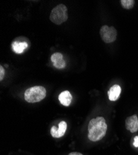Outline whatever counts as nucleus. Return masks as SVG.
Listing matches in <instances>:
<instances>
[{
  "label": "nucleus",
  "mask_w": 138,
  "mask_h": 155,
  "mask_svg": "<svg viewBox=\"0 0 138 155\" xmlns=\"http://www.w3.org/2000/svg\"><path fill=\"white\" fill-rule=\"evenodd\" d=\"M107 130V125L105 119L97 117L92 119L88 125V138L92 141H97L102 139Z\"/></svg>",
  "instance_id": "obj_1"
},
{
  "label": "nucleus",
  "mask_w": 138,
  "mask_h": 155,
  "mask_svg": "<svg viewBox=\"0 0 138 155\" xmlns=\"http://www.w3.org/2000/svg\"><path fill=\"white\" fill-rule=\"evenodd\" d=\"M46 89L41 86H36L27 89L24 93V98L29 103L38 102L46 96Z\"/></svg>",
  "instance_id": "obj_2"
},
{
  "label": "nucleus",
  "mask_w": 138,
  "mask_h": 155,
  "mask_svg": "<svg viewBox=\"0 0 138 155\" xmlns=\"http://www.w3.org/2000/svg\"><path fill=\"white\" fill-rule=\"evenodd\" d=\"M68 9L65 5H59L54 8L50 16L52 22L56 25H60L68 19Z\"/></svg>",
  "instance_id": "obj_3"
},
{
  "label": "nucleus",
  "mask_w": 138,
  "mask_h": 155,
  "mask_svg": "<svg viewBox=\"0 0 138 155\" xmlns=\"http://www.w3.org/2000/svg\"><path fill=\"white\" fill-rule=\"evenodd\" d=\"M102 39L105 43H111L114 42L117 36V30L114 27H108V25H104L100 31Z\"/></svg>",
  "instance_id": "obj_4"
},
{
  "label": "nucleus",
  "mask_w": 138,
  "mask_h": 155,
  "mask_svg": "<svg viewBox=\"0 0 138 155\" xmlns=\"http://www.w3.org/2000/svg\"><path fill=\"white\" fill-rule=\"evenodd\" d=\"M67 124L65 121H61L58 125V128L53 126L51 128V135L53 138H60L63 136L66 131Z\"/></svg>",
  "instance_id": "obj_5"
},
{
  "label": "nucleus",
  "mask_w": 138,
  "mask_h": 155,
  "mask_svg": "<svg viewBox=\"0 0 138 155\" xmlns=\"http://www.w3.org/2000/svg\"><path fill=\"white\" fill-rule=\"evenodd\" d=\"M125 126L127 130L131 133H134L138 130V118L136 115H133L128 117L125 122Z\"/></svg>",
  "instance_id": "obj_6"
},
{
  "label": "nucleus",
  "mask_w": 138,
  "mask_h": 155,
  "mask_svg": "<svg viewBox=\"0 0 138 155\" xmlns=\"http://www.w3.org/2000/svg\"><path fill=\"white\" fill-rule=\"evenodd\" d=\"M51 60L56 68L61 69L65 67L66 63L63 60V56L60 53L53 54L51 57Z\"/></svg>",
  "instance_id": "obj_7"
},
{
  "label": "nucleus",
  "mask_w": 138,
  "mask_h": 155,
  "mask_svg": "<svg viewBox=\"0 0 138 155\" xmlns=\"http://www.w3.org/2000/svg\"><path fill=\"white\" fill-rule=\"evenodd\" d=\"M121 92V89L119 85L115 84L111 86L109 91H108L109 99L111 101H117L120 97Z\"/></svg>",
  "instance_id": "obj_8"
},
{
  "label": "nucleus",
  "mask_w": 138,
  "mask_h": 155,
  "mask_svg": "<svg viewBox=\"0 0 138 155\" xmlns=\"http://www.w3.org/2000/svg\"><path fill=\"white\" fill-rule=\"evenodd\" d=\"M58 99L62 105L65 106H69L72 101V96L69 91H65L59 95Z\"/></svg>",
  "instance_id": "obj_9"
},
{
  "label": "nucleus",
  "mask_w": 138,
  "mask_h": 155,
  "mask_svg": "<svg viewBox=\"0 0 138 155\" xmlns=\"http://www.w3.org/2000/svg\"><path fill=\"white\" fill-rule=\"evenodd\" d=\"M28 44L26 42H14L12 44V48L15 53L21 54H22L24 50L27 48Z\"/></svg>",
  "instance_id": "obj_10"
},
{
  "label": "nucleus",
  "mask_w": 138,
  "mask_h": 155,
  "mask_svg": "<svg viewBox=\"0 0 138 155\" xmlns=\"http://www.w3.org/2000/svg\"><path fill=\"white\" fill-rule=\"evenodd\" d=\"M134 0H121V3L124 9H130L133 8L134 5Z\"/></svg>",
  "instance_id": "obj_11"
},
{
  "label": "nucleus",
  "mask_w": 138,
  "mask_h": 155,
  "mask_svg": "<svg viewBox=\"0 0 138 155\" xmlns=\"http://www.w3.org/2000/svg\"><path fill=\"white\" fill-rule=\"evenodd\" d=\"M5 76V70L3 67L1 65L0 66V81H2Z\"/></svg>",
  "instance_id": "obj_12"
},
{
  "label": "nucleus",
  "mask_w": 138,
  "mask_h": 155,
  "mask_svg": "<svg viewBox=\"0 0 138 155\" xmlns=\"http://www.w3.org/2000/svg\"><path fill=\"white\" fill-rule=\"evenodd\" d=\"M133 145L135 147H138V136H136L134 138V143Z\"/></svg>",
  "instance_id": "obj_13"
},
{
  "label": "nucleus",
  "mask_w": 138,
  "mask_h": 155,
  "mask_svg": "<svg viewBox=\"0 0 138 155\" xmlns=\"http://www.w3.org/2000/svg\"><path fill=\"white\" fill-rule=\"evenodd\" d=\"M68 155H83L80 153H78V152H72L69 153Z\"/></svg>",
  "instance_id": "obj_14"
}]
</instances>
